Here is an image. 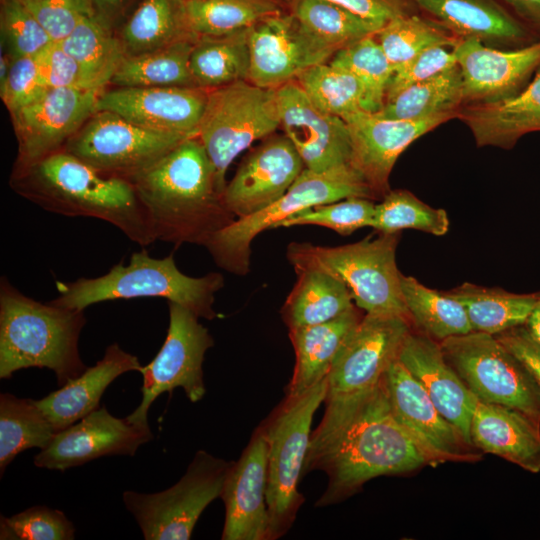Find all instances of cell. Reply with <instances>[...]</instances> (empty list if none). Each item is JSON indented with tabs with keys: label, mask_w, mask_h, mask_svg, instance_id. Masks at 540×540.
<instances>
[{
	"label": "cell",
	"mask_w": 540,
	"mask_h": 540,
	"mask_svg": "<svg viewBox=\"0 0 540 540\" xmlns=\"http://www.w3.org/2000/svg\"><path fill=\"white\" fill-rule=\"evenodd\" d=\"M248 30L198 37L190 56V70L197 87L211 90L248 80Z\"/></svg>",
	"instance_id": "35"
},
{
	"label": "cell",
	"mask_w": 540,
	"mask_h": 540,
	"mask_svg": "<svg viewBox=\"0 0 540 540\" xmlns=\"http://www.w3.org/2000/svg\"><path fill=\"white\" fill-rule=\"evenodd\" d=\"M280 126L277 90L248 80L208 91L197 137L204 146L224 192L225 175L233 160L254 141Z\"/></svg>",
	"instance_id": "10"
},
{
	"label": "cell",
	"mask_w": 540,
	"mask_h": 540,
	"mask_svg": "<svg viewBox=\"0 0 540 540\" xmlns=\"http://www.w3.org/2000/svg\"><path fill=\"white\" fill-rule=\"evenodd\" d=\"M447 294L462 304L472 331L491 335L525 325L538 299V292L518 294L467 282Z\"/></svg>",
	"instance_id": "34"
},
{
	"label": "cell",
	"mask_w": 540,
	"mask_h": 540,
	"mask_svg": "<svg viewBox=\"0 0 540 540\" xmlns=\"http://www.w3.org/2000/svg\"><path fill=\"white\" fill-rule=\"evenodd\" d=\"M57 432L33 399L0 394V474L15 457L48 446Z\"/></svg>",
	"instance_id": "39"
},
{
	"label": "cell",
	"mask_w": 540,
	"mask_h": 540,
	"mask_svg": "<svg viewBox=\"0 0 540 540\" xmlns=\"http://www.w3.org/2000/svg\"><path fill=\"white\" fill-rule=\"evenodd\" d=\"M168 309L169 326L163 345L139 371L143 376L141 402L126 416L140 426H149L150 406L162 393L181 387L193 403L206 393L203 362L214 345L213 337L189 309L175 302H168Z\"/></svg>",
	"instance_id": "13"
},
{
	"label": "cell",
	"mask_w": 540,
	"mask_h": 540,
	"mask_svg": "<svg viewBox=\"0 0 540 540\" xmlns=\"http://www.w3.org/2000/svg\"><path fill=\"white\" fill-rule=\"evenodd\" d=\"M463 105L462 75L456 65L387 99L376 114L389 119H422L457 112Z\"/></svg>",
	"instance_id": "38"
},
{
	"label": "cell",
	"mask_w": 540,
	"mask_h": 540,
	"mask_svg": "<svg viewBox=\"0 0 540 540\" xmlns=\"http://www.w3.org/2000/svg\"><path fill=\"white\" fill-rule=\"evenodd\" d=\"M191 30L198 36H222L247 29L280 13L272 0H185Z\"/></svg>",
	"instance_id": "40"
},
{
	"label": "cell",
	"mask_w": 540,
	"mask_h": 540,
	"mask_svg": "<svg viewBox=\"0 0 540 540\" xmlns=\"http://www.w3.org/2000/svg\"><path fill=\"white\" fill-rule=\"evenodd\" d=\"M440 343L445 359L482 402L517 409L540 424V388L495 335L471 331Z\"/></svg>",
	"instance_id": "11"
},
{
	"label": "cell",
	"mask_w": 540,
	"mask_h": 540,
	"mask_svg": "<svg viewBox=\"0 0 540 540\" xmlns=\"http://www.w3.org/2000/svg\"><path fill=\"white\" fill-rule=\"evenodd\" d=\"M305 168L285 135H270L239 165L223 192L237 218L258 212L281 198Z\"/></svg>",
	"instance_id": "23"
},
{
	"label": "cell",
	"mask_w": 540,
	"mask_h": 540,
	"mask_svg": "<svg viewBox=\"0 0 540 540\" xmlns=\"http://www.w3.org/2000/svg\"><path fill=\"white\" fill-rule=\"evenodd\" d=\"M449 218L444 209L433 208L408 190H390L376 204L372 226L379 233H398L413 229L436 236L449 230Z\"/></svg>",
	"instance_id": "45"
},
{
	"label": "cell",
	"mask_w": 540,
	"mask_h": 540,
	"mask_svg": "<svg viewBox=\"0 0 540 540\" xmlns=\"http://www.w3.org/2000/svg\"><path fill=\"white\" fill-rule=\"evenodd\" d=\"M394 72L432 47H455L460 39L430 18L410 14L395 18L376 34Z\"/></svg>",
	"instance_id": "42"
},
{
	"label": "cell",
	"mask_w": 540,
	"mask_h": 540,
	"mask_svg": "<svg viewBox=\"0 0 540 540\" xmlns=\"http://www.w3.org/2000/svg\"><path fill=\"white\" fill-rule=\"evenodd\" d=\"M398 359L424 388L442 416L472 445L470 427L477 398L447 362L440 343L420 331L411 330Z\"/></svg>",
	"instance_id": "25"
},
{
	"label": "cell",
	"mask_w": 540,
	"mask_h": 540,
	"mask_svg": "<svg viewBox=\"0 0 540 540\" xmlns=\"http://www.w3.org/2000/svg\"><path fill=\"white\" fill-rule=\"evenodd\" d=\"M248 81L277 89L296 80L308 68L329 62L338 51L308 31L293 14L281 12L248 30Z\"/></svg>",
	"instance_id": "16"
},
{
	"label": "cell",
	"mask_w": 540,
	"mask_h": 540,
	"mask_svg": "<svg viewBox=\"0 0 540 540\" xmlns=\"http://www.w3.org/2000/svg\"><path fill=\"white\" fill-rule=\"evenodd\" d=\"M326 390L327 377L301 394L286 395L259 425L267 443L269 540L287 533L304 502L298 483L310 445L313 416L324 402Z\"/></svg>",
	"instance_id": "9"
},
{
	"label": "cell",
	"mask_w": 540,
	"mask_h": 540,
	"mask_svg": "<svg viewBox=\"0 0 540 540\" xmlns=\"http://www.w3.org/2000/svg\"><path fill=\"white\" fill-rule=\"evenodd\" d=\"M457 116L458 111L403 120L360 111L344 120L351 140V165L375 197L384 196L390 191L389 177L402 152L419 137Z\"/></svg>",
	"instance_id": "18"
},
{
	"label": "cell",
	"mask_w": 540,
	"mask_h": 540,
	"mask_svg": "<svg viewBox=\"0 0 540 540\" xmlns=\"http://www.w3.org/2000/svg\"><path fill=\"white\" fill-rule=\"evenodd\" d=\"M34 57L48 88L88 90L79 64L58 42L53 41Z\"/></svg>",
	"instance_id": "52"
},
{
	"label": "cell",
	"mask_w": 540,
	"mask_h": 540,
	"mask_svg": "<svg viewBox=\"0 0 540 540\" xmlns=\"http://www.w3.org/2000/svg\"><path fill=\"white\" fill-rule=\"evenodd\" d=\"M53 41L67 37L84 19L96 15L92 0H21Z\"/></svg>",
	"instance_id": "49"
},
{
	"label": "cell",
	"mask_w": 540,
	"mask_h": 540,
	"mask_svg": "<svg viewBox=\"0 0 540 540\" xmlns=\"http://www.w3.org/2000/svg\"><path fill=\"white\" fill-rule=\"evenodd\" d=\"M232 462L199 450L173 486L156 493L124 491L123 503L144 539H190L201 514L220 497Z\"/></svg>",
	"instance_id": "12"
},
{
	"label": "cell",
	"mask_w": 540,
	"mask_h": 540,
	"mask_svg": "<svg viewBox=\"0 0 540 540\" xmlns=\"http://www.w3.org/2000/svg\"><path fill=\"white\" fill-rule=\"evenodd\" d=\"M351 197L375 198L352 165L323 171L304 168L281 198L258 212L237 218L211 235L204 247L218 267L244 276L250 268L251 243L258 234L275 229L277 224L302 210Z\"/></svg>",
	"instance_id": "8"
},
{
	"label": "cell",
	"mask_w": 540,
	"mask_h": 540,
	"mask_svg": "<svg viewBox=\"0 0 540 540\" xmlns=\"http://www.w3.org/2000/svg\"><path fill=\"white\" fill-rule=\"evenodd\" d=\"M276 90L280 126L305 168L323 171L351 165V140L346 122L318 109L295 80Z\"/></svg>",
	"instance_id": "21"
},
{
	"label": "cell",
	"mask_w": 540,
	"mask_h": 540,
	"mask_svg": "<svg viewBox=\"0 0 540 540\" xmlns=\"http://www.w3.org/2000/svg\"><path fill=\"white\" fill-rule=\"evenodd\" d=\"M313 104L322 112L343 120L364 111V89L349 70L329 62L314 65L296 80Z\"/></svg>",
	"instance_id": "41"
},
{
	"label": "cell",
	"mask_w": 540,
	"mask_h": 540,
	"mask_svg": "<svg viewBox=\"0 0 540 540\" xmlns=\"http://www.w3.org/2000/svg\"><path fill=\"white\" fill-rule=\"evenodd\" d=\"M292 14L314 36L339 50L382 27L326 0H293Z\"/></svg>",
	"instance_id": "43"
},
{
	"label": "cell",
	"mask_w": 540,
	"mask_h": 540,
	"mask_svg": "<svg viewBox=\"0 0 540 540\" xmlns=\"http://www.w3.org/2000/svg\"><path fill=\"white\" fill-rule=\"evenodd\" d=\"M457 117L470 129L478 146L512 148L524 135L540 131V68L514 96L461 106Z\"/></svg>",
	"instance_id": "29"
},
{
	"label": "cell",
	"mask_w": 540,
	"mask_h": 540,
	"mask_svg": "<svg viewBox=\"0 0 540 540\" xmlns=\"http://www.w3.org/2000/svg\"><path fill=\"white\" fill-rule=\"evenodd\" d=\"M411 1L460 40L474 38L490 47L515 49L533 39L528 26L496 0Z\"/></svg>",
	"instance_id": "26"
},
{
	"label": "cell",
	"mask_w": 540,
	"mask_h": 540,
	"mask_svg": "<svg viewBox=\"0 0 540 540\" xmlns=\"http://www.w3.org/2000/svg\"><path fill=\"white\" fill-rule=\"evenodd\" d=\"M84 310L42 303L0 279V378L26 368H47L59 386L82 374L78 342Z\"/></svg>",
	"instance_id": "4"
},
{
	"label": "cell",
	"mask_w": 540,
	"mask_h": 540,
	"mask_svg": "<svg viewBox=\"0 0 540 540\" xmlns=\"http://www.w3.org/2000/svg\"><path fill=\"white\" fill-rule=\"evenodd\" d=\"M119 37L125 55L133 56L198 35L189 26L185 0H142Z\"/></svg>",
	"instance_id": "32"
},
{
	"label": "cell",
	"mask_w": 540,
	"mask_h": 540,
	"mask_svg": "<svg viewBox=\"0 0 540 540\" xmlns=\"http://www.w3.org/2000/svg\"><path fill=\"white\" fill-rule=\"evenodd\" d=\"M381 27L391 20L414 14L417 7L411 0H326Z\"/></svg>",
	"instance_id": "53"
},
{
	"label": "cell",
	"mask_w": 540,
	"mask_h": 540,
	"mask_svg": "<svg viewBox=\"0 0 540 540\" xmlns=\"http://www.w3.org/2000/svg\"><path fill=\"white\" fill-rule=\"evenodd\" d=\"M412 322L398 315L365 313L336 355L327 375L325 412L310 441H317L381 382L398 358Z\"/></svg>",
	"instance_id": "7"
},
{
	"label": "cell",
	"mask_w": 540,
	"mask_h": 540,
	"mask_svg": "<svg viewBox=\"0 0 540 540\" xmlns=\"http://www.w3.org/2000/svg\"><path fill=\"white\" fill-rule=\"evenodd\" d=\"M432 458L394 416L383 378L379 385L307 453L303 473L323 470L328 484L316 506L336 504L369 480L401 475Z\"/></svg>",
	"instance_id": "1"
},
{
	"label": "cell",
	"mask_w": 540,
	"mask_h": 540,
	"mask_svg": "<svg viewBox=\"0 0 540 540\" xmlns=\"http://www.w3.org/2000/svg\"><path fill=\"white\" fill-rule=\"evenodd\" d=\"M100 93L49 88L36 101L10 113L18 143L13 170L29 167L64 150L69 140L98 111Z\"/></svg>",
	"instance_id": "15"
},
{
	"label": "cell",
	"mask_w": 540,
	"mask_h": 540,
	"mask_svg": "<svg viewBox=\"0 0 540 540\" xmlns=\"http://www.w3.org/2000/svg\"><path fill=\"white\" fill-rule=\"evenodd\" d=\"M470 438L482 453L499 456L531 473L540 471V424L517 409L477 399Z\"/></svg>",
	"instance_id": "27"
},
{
	"label": "cell",
	"mask_w": 540,
	"mask_h": 540,
	"mask_svg": "<svg viewBox=\"0 0 540 540\" xmlns=\"http://www.w3.org/2000/svg\"><path fill=\"white\" fill-rule=\"evenodd\" d=\"M190 137L148 130L98 110L64 150L104 175L130 180Z\"/></svg>",
	"instance_id": "14"
},
{
	"label": "cell",
	"mask_w": 540,
	"mask_h": 540,
	"mask_svg": "<svg viewBox=\"0 0 540 540\" xmlns=\"http://www.w3.org/2000/svg\"><path fill=\"white\" fill-rule=\"evenodd\" d=\"M0 532L1 539H75V527L66 515L45 505L32 506L10 517L1 515Z\"/></svg>",
	"instance_id": "47"
},
{
	"label": "cell",
	"mask_w": 540,
	"mask_h": 540,
	"mask_svg": "<svg viewBox=\"0 0 540 540\" xmlns=\"http://www.w3.org/2000/svg\"><path fill=\"white\" fill-rule=\"evenodd\" d=\"M198 37L125 56L110 84L115 87H197L190 70V56Z\"/></svg>",
	"instance_id": "36"
},
{
	"label": "cell",
	"mask_w": 540,
	"mask_h": 540,
	"mask_svg": "<svg viewBox=\"0 0 540 540\" xmlns=\"http://www.w3.org/2000/svg\"><path fill=\"white\" fill-rule=\"evenodd\" d=\"M208 91L182 86L115 87L100 93L97 109L148 130L197 136Z\"/></svg>",
	"instance_id": "22"
},
{
	"label": "cell",
	"mask_w": 540,
	"mask_h": 540,
	"mask_svg": "<svg viewBox=\"0 0 540 540\" xmlns=\"http://www.w3.org/2000/svg\"><path fill=\"white\" fill-rule=\"evenodd\" d=\"M132 0H92L97 16L113 26Z\"/></svg>",
	"instance_id": "56"
},
{
	"label": "cell",
	"mask_w": 540,
	"mask_h": 540,
	"mask_svg": "<svg viewBox=\"0 0 540 540\" xmlns=\"http://www.w3.org/2000/svg\"><path fill=\"white\" fill-rule=\"evenodd\" d=\"M282 318L289 329L331 321L355 306L348 288L334 276L316 269L296 272Z\"/></svg>",
	"instance_id": "31"
},
{
	"label": "cell",
	"mask_w": 540,
	"mask_h": 540,
	"mask_svg": "<svg viewBox=\"0 0 540 540\" xmlns=\"http://www.w3.org/2000/svg\"><path fill=\"white\" fill-rule=\"evenodd\" d=\"M375 206L368 198H346L302 210L280 222L275 228L317 225L341 235H349L362 227L372 226Z\"/></svg>",
	"instance_id": "46"
},
{
	"label": "cell",
	"mask_w": 540,
	"mask_h": 540,
	"mask_svg": "<svg viewBox=\"0 0 540 540\" xmlns=\"http://www.w3.org/2000/svg\"><path fill=\"white\" fill-rule=\"evenodd\" d=\"M398 233H379L361 241L327 247L307 242L289 244L286 256L295 271L316 269L340 280L354 304L368 314L398 315L410 320L401 275L396 265ZM411 321V320H410Z\"/></svg>",
	"instance_id": "6"
},
{
	"label": "cell",
	"mask_w": 540,
	"mask_h": 540,
	"mask_svg": "<svg viewBox=\"0 0 540 540\" xmlns=\"http://www.w3.org/2000/svg\"><path fill=\"white\" fill-rule=\"evenodd\" d=\"M524 326L529 335L540 344V292H538L537 302Z\"/></svg>",
	"instance_id": "57"
},
{
	"label": "cell",
	"mask_w": 540,
	"mask_h": 540,
	"mask_svg": "<svg viewBox=\"0 0 540 540\" xmlns=\"http://www.w3.org/2000/svg\"><path fill=\"white\" fill-rule=\"evenodd\" d=\"M266 487L267 443L258 426L240 458L232 462L223 484L222 540H269Z\"/></svg>",
	"instance_id": "24"
},
{
	"label": "cell",
	"mask_w": 540,
	"mask_h": 540,
	"mask_svg": "<svg viewBox=\"0 0 540 540\" xmlns=\"http://www.w3.org/2000/svg\"><path fill=\"white\" fill-rule=\"evenodd\" d=\"M152 439L149 426L137 425L127 417L118 418L99 407L57 432L48 446L36 454L34 465L63 472L104 456H133Z\"/></svg>",
	"instance_id": "19"
},
{
	"label": "cell",
	"mask_w": 540,
	"mask_h": 540,
	"mask_svg": "<svg viewBox=\"0 0 540 540\" xmlns=\"http://www.w3.org/2000/svg\"><path fill=\"white\" fill-rule=\"evenodd\" d=\"M148 212L156 240L204 246L235 221L215 169L197 136L190 137L129 180Z\"/></svg>",
	"instance_id": "2"
},
{
	"label": "cell",
	"mask_w": 540,
	"mask_h": 540,
	"mask_svg": "<svg viewBox=\"0 0 540 540\" xmlns=\"http://www.w3.org/2000/svg\"><path fill=\"white\" fill-rule=\"evenodd\" d=\"M526 25L540 30V0H502Z\"/></svg>",
	"instance_id": "55"
},
{
	"label": "cell",
	"mask_w": 540,
	"mask_h": 540,
	"mask_svg": "<svg viewBox=\"0 0 540 540\" xmlns=\"http://www.w3.org/2000/svg\"><path fill=\"white\" fill-rule=\"evenodd\" d=\"M362 317L355 305L331 321L289 329L295 365L286 395L301 394L327 377L336 355Z\"/></svg>",
	"instance_id": "30"
},
{
	"label": "cell",
	"mask_w": 540,
	"mask_h": 540,
	"mask_svg": "<svg viewBox=\"0 0 540 540\" xmlns=\"http://www.w3.org/2000/svg\"><path fill=\"white\" fill-rule=\"evenodd\" d=\"M329 63L349 70L359 79L364 89V111L378 113L383 108L394 70L375 35L339 49Z\"/></svg>",
	"instance_id": "44"
},
{
	"label": "cell",
	"mask_w": 540,
	"mask_h": 540,
	"mask_svg": "<svg viewBox=\"0 0 540 540\" xmlns=\"http://www.w3.org/2000/svg\"><path fill=\"white\" fill-rule=\"evenodd\" d=\"M452 51L462 75V106L512 97L540 68V41L499 49L470 38L460 40Z\"/></svg>",
	"instance_id": "20"
},
{
	"label": "cell",
	"mask_w": 540,
	"mask_h": 540,
	"mask_svg": "<svg viewBox=\"0 0 540 540\" xmlns=\"http://www.w3.org/2000/svg\"><path fill=\"white\" fill-rule=\"evenodd\" d=\"M79 64L88 90L102 92L125 58L121 39L97 14L58 41Z\"/></svg>",
	"instance_id": "33"
},
{
	"label": "cell",
	"mask_w": 540,
	"mask_h": 540,
	"mask_svg": "<svg viewBox=\"0 0 540 540\" xmlns=\"http://www.w3.org/2000/svg\"><path fill=\"white\" fill-rule=\"evenodd\" d=\"M138 358L124 351L118 343L109 345L104 356L60 389L35 400L38 407L59 432L99 408L107 387L121 374L140 371Z\"/></svg>",
	"instance_id": "28"
},
{
	"label": "cell",
	"mask_w": 540,
	"mask_h": 540,
	"mask_svg": "<svg viewBox=\"0 0 540 540\" xmlns=\"http://www.w3.org/2000/svg\"><path fill=\"white\" fill-rule=\"evenodd\" d=\"M49 88L44 83L34 56L11 59L0 95L10 113L36 101Z\"/></svg>",
	"instance_id": "50"
},
{
	"label": "cell",
	"mask_w": 540,
	"mask_h": 540,
	"mask_svg": "<svg viewBox=\"0 0 540 540\" xmlns=\"http://www.w3.org/2000/svg\"><path fill=\"white\" fill-rule=\"evenodd\" d=\"M529 369L540 388V344L525 326H518L495 335Z\"/></svg>",
	"instance_id": "54"
},
{
	"label": "cell",
	"mask_w": 540,
	"mask_h": 540,
	"mask_svg": "<svg viewBox=\"0 0 540 540\" xmlns=\"http://www.w3.org/2000/svg\"><path fill=\"white\" fill-rule=\"evenodd\" d=\"M10 185L20 196L49 212L103 220L142 247L156 241L134 185L100 173L65 150L13 170Z\"/></svg>",
	"instance_id": "3"
},
{
	"label": "cell",
	"mask_w": 540,
	"mask_h": 540,
	"mask_svg": "<svg viewBox=\"0 0 540 540\" xmlns=\"http://www.w3.org/2000/svg\"><path fill=\"white\" fill-rule=\"evenodd\" d=\"M223 285L218 272L191 277L178 269L173 254L159 259L142 249L132 253L127 265L120 262L99 277L57 281L59 295L50 302L85 310L106 301L160 297L182 305L199 318L213 320L219 316L214 309L215 294Z\"/></svg>",
	"instance_id": "5"
},
{
	"label": "cell",
	"mask_w": 540,
	"mask_h": 540,
	"mask_svg": "<svg viewBox=\"0 0 540 540\" xmlns=\"http://www.w3.org/2000/svg\"><path fill=\"white\" fill-rule=\"evenodd\" d=\"M456 65L453 51L447 50L446 47L437 46L423 51L394 72L386 91L385 101L399 91Z\"/></svg>",
	"instance_id": "51"
},
{
	"label": "cell",
	"mask_w": 540,
	"mask_h": 540,
	"mask_svg": "<svg viewBox=\"0 0 540 540\" xmlns=\"http://www.w3.org/2000/svg\"><path fill=\"white\" fill-rule=\"evenodd\" d=\"M0 27L11 59L35 56L53 42L21 0H0Z\"/></svg>",
	"instance_id": "48"
},
{
	"label": "cell",
	"mask_w": 540,
	"mask_h": 540,
	"mask_svg": "<svg viewBox=\"0 0 540 540\" xmlns=\"http://www.w3.org/2000/svg\"><path fill=\"white\" fill-rule=\"evenodd\" d=\"M401 289L410 320L418 331L437 342L472 331L464 307L447 292L430 289L403 274Z\"/></svg>",
	"instance_id": "37"
},
{
	"label": "cell",
	"mask_w": 540,
	"mask_h": 540,
	"mask_svg": "<svg viewBox=\"0 0 540 540\" xmlns=\"http://www.w3.org/2000/svg\"><path fill=\"white\" fill-rule=\"evenodd\" d=\"M392 412L435 464L475 462L481 453L436 408L420 383L397 358L383 375Z\"/></svg>",
	"instance_id": "17"
}]
</instances>
